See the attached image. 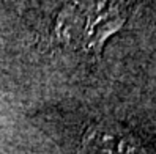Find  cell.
I'll return each instance as SVG.
<instances>
[{
    "label": "cell",
    "mask_w": 156,
    "mask_h": 154,
    "mask_svg": "<svg viewBox=\"0 0 156 154\" xmlns=\"http://www.w3.org/2000/svg\"><path fill=\"white\" fill-rule=\"evenodd\" d=\"M84 145L90 154H145L140 142L115 124L93 126L85 134Z\"/></svg>",
    "instance_id": "6da1fadb"
}]
</instances>
